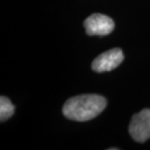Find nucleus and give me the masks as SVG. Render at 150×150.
I'll return each instance as SVG.
<instances>
[{
	"mask_svg": "<svg viewBox=\"0 0 150 150\" xmlns=\"http://www.w3.org/2000/svg\"><path fill=\"white\" fill-rule=\"evenodd\" d=\"M124 55L121 49L114 48L100 54L92 62V69L96 72H106L115 69L122 64Z\"/></svg>",
	"mask_w": 150,
	"mask_h": 150,
	"instance_id": "nucleus-4",
	"label": "nucleus"
},
{
	"mask_svg": "<svg viewBox=\"0 0 150 150\" xmlns=\"http://www.w3.org/2000/svg\"><path fill=\"white\" fill-rule=\"evenodd\" d=\"M106 106L105 98L100 95H81L65 101L62 114L65 118L77 122H86L96 118Z\"/></svg>",
	"mask_w": 150,
	"mask_h": 150,
	"instance_id": "nucleus-1",
	"label": "nucleus"
},
{
	"mask_svg": "<svg viewBox=\"0 0 150 150\" xmlns=\"http://www.w3.org/2000/svg\"><path fill=\"white\" fill-rule=\"evenodd\" d=\"M129 133L137 142H144L150 139V109L144 108L134 114L131 120Z\"/></svg>",
	"mask_w": 150,
	"mask_h": 150,
	"instance_id": "nucleus-2",
	"label": "nucleus"
},
{
	"mask_svg": "<svg viewBox=\"0 0 150 150\" xmlns=\"http://www.w3.org/2000/svg\"><path fill=\"white\" fill-rule=\"evenodd\" d=\"M114 22L108 16L103 14H93L84 22L86 33L90 36H105L114 29Z\"/></svg>",
	"mask_w": 150,
	"mask_h": 150,
	"instance_id": "nucleus-3",
	"label": "nucleus"
},
{
	"mask_svg": "<svg viewBox=\"0 0 150 150\" xmlns=\"http://www.w3.org/2000/svg\"><path fill=\"white\" fill-rule=\"evenodd\" d=\"M15 106L11 103V100L7 97L1 96V98H0V120H1V122L6 121L13 116Z\"/></svg>",
	"mask_w": 150,
	"mask_h": 150,
	"instance_id": "nucleus-5",
	"label": "nucleus"
}]
</instances>
